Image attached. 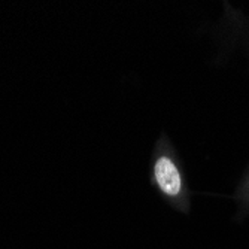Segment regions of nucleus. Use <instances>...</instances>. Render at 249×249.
<instances>
[{
	"label": "nucleus",
	"mask_w": 249,
	"mask_h": 249,
	"mask_svg": "<svg viewBox=\"0 0 249 249\" xmlns=\"http://www.w3.org/2000/svg\"><path fill=\"white\" fill-rule=\"evenodd\" d=\"M155 180L160 190L170 197H176L182 191V179L179 170L169 157H160L154 167Z\"/></svg>",
	"instance_id": "f257e3e1"
}]
</instances>
